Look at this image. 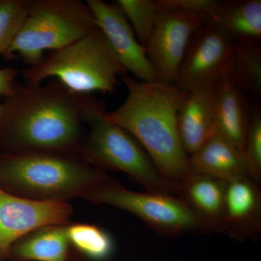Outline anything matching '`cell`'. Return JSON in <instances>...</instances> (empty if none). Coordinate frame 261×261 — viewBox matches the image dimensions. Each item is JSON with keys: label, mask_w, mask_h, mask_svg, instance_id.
<instances>
[{"label": "cell", "mask_w": 261, "mask_h": 261, "mask_svg": "<svg viewBox=\"0 0 261 261\" xmlns=\"http://www.w3.org/2000/svg\"><path fill=\"white\" fill-rule=\"evenodd\" d=\"M85 97L56 80L18 84L1 103L0 152H80Z\"/></svg>", "instance_id": "obj_1"}, {"label": "cell", "mask_w": 261, "mask_h": 261, "mask_svg": "<svg viewBox=\"0 0 261 261\" xmlns=\"http://www.w3.org/2000/svg\"><path fill=\"white\" fill-rule=\"evenodd\" d=\"M121 80L126 99L106 117L135 137L174 195L175 187L191 173L177 127L178 109L187 92L176 84L142 82L126 75Z\"/></svg>", "instance_id": "obj_2"}, {"label": "cell", "mask_w": 261, "mask_h": 261, "mask_svg": "<svg viewBox=\"0 0 261 261\" xmlns=\"http://www.w3.org/2000/svg\"><path fill=\"white\" fill-rule=\"evenodd\" d=\"M107 176L76 152H0V181L27 200L67 202L86 198Z\"/></svg>", "instance_id": "obj_3"}, {"label": "cell", "mask_w": 261, "mask_h": 261, "mask_svg": "<svg viewBox=\"0 0 261 261\" xmlns=\"http://www.w3.org/2000/svg\"><path fill=\"white\" fill-rule=\"evenodd\" d=\"M126 73L99 29L61 49L49 51L37 64L20 71L27 84L39 85L53 79L80 95L112 94L118 77Z\"/></svg>", "instance_id": "obj_4"}, {"label": "cell", "mask_w": 261, "mask_h": 261, "mask_svg": "<svg viewBox=\"0 0 261 261\" xmlns=\"http://www.w3.org/2000/svg\"><path fill=\"white\" fill-rule=\"evenodd\" d=\"M92 10L80 0H28L21 27L5 53L32 66L55 51L97 30Z\"/></svg>", "instance_id": "obj_5"}, {"label": "cell", "mask_w": 261, "mask_h": 261, "mask_svg": "<svg viewBox=\"0 0 261 261\" xmlns=\"http://www.w3.org/2000/svg\"><path fill=\"white\" fill-rule=\"evenodd\" d=\"M100 101L86 95L84 124L89 133L81 144L80 154L96 167L116 169L127 173L146 191L172 194V187L163 179L155 165L135 137L106 117Z\"/></svg>", "instance_id": "obj_6"}, {"label": "cell", "mask_w": 261, "mask_h": 261, "mask_svg": "<svg viewBox=\"0 0 261 261\" xmlns=\"http://www.w3.org/2000/svg\"><path fill=\"white\" fill-rule=\"evenodd\" d=\"M85 199L96 205L106 204L128 211L165 237L190 231L207 233L195 214L172 194L130 191L107 176Z\"/></svg>", "instance_id": "obj_7"}, {"label": "cell", "mask_w": 261, "mask_h": 261, "mask_svg": "<svg viewBox=\"0 0 261 261\" xmlns=\"http://www.w3.org/2000/svg\"><path fill=\"white\" fill-rule=\"evenodd\" d=\"M233 56L232 42L214 25L203 24L189 41L176 85L187 92L214 89L231 75Z\"/></svg>", "instance_id": "obj_8"}, {"label": "cell", "mask_w": 261, "mask_h": 261, "mask_svg": "<svg viewBox=\"0 0 261 261\" xmlns=\"http://www.w3.org/2000/svg\"><path fill=\"white\" fill-rule=\"evenodd\" d=\"M160 8L146 53L157 82L173 85L190 38L205 23L197 15Z\"/></svg>", "instance_id": "obj_9"}, {"label": "cell", "mask_w": 261, "mask_h": 261, "mask_svg": "<svg viewBox=\"0 0 261 261\" xmlns=\"http://www.w3.org/2000/svg\"><path fill=\"white\" fill-rule=\"evenodd\" d=\"M72 212L68 202L27 200L0 187V260L8 258L12 245L24 235L47 225L67 224Z\"/></svg>", "instance_id": "obj_10"}, {"label": "cell", "mask_w": 261, "mask_h": 261, "mask_svg": "<svg viewBox=\"0 0 261 261\" xmlns=\"http://www.w3.org/2000/svg\"><path fill=\"white\" fill-rule=\"evenodd\" d=\"M86 3L93 13L97 28L127 73L130 72L136 80L142 82H157L145 48L137 40L118 5L115 2L107 3L102 0H87Z\"/></svg>", "instance_id": "obj_11"}, {"label": "cell", "mask_w": 261, "mask_h": 261, "mask_svg": "<svg viewBox=\"0 0 261 261\" xmlns=\"http://www.w3.org/2000/svg\"><path fill=\"white\" fill-rule=\"evenodd\" d=\"M227 181L191 172L174 189V195L195 214L207 232L224 231L225 198Z\"/></svg>", "instance_id": "obj_12"}, {"label": "cell", "mask_w": 261, "mask_h": 261, "mask_svg": "<svg viewBox=\"0 0 261 261\" xmlns=\"http://www.w3.org/2000/svg\"><path fill=\"white\" fill-rule=\"evenodd\" d=\"M258 184L251 176L227 181L224 231L235 240H245L260 234L261 194Z\"/></svg>", "instance_id": "obj_13"}, {"label": "cell", "mask_w": 261, "mask_h": 261, "mask_svg": "<svg viewBox=\"0 0 261 261\" xmlns=\"http://www.w3.org/2000/svg\"><path fill=\"white\" fill-rule=\"evenodd\" d=\"M178 136L190 157L216 133L214 89L187 92L177 114Z\"/></svg>", "instance_id": "obj_14"}, {"label": "cell", "mask_w": 261, "mask_h": 261, "mask_svg": "<svg viewBox=\"0 0 261 261\" xmlns=\"http://www.w3.org/2000/svg\"><path fill=\"white\" fill-rule=\"evenodd\" d=\"M68 225H47L19 239L10 248L15 261H83L67 232Z\"/></svg>", "instance_id": "obj_15"}, {"label": "cell", "mask_w": 261, "mask_h": 261, "mask_svg": "<svg viewBox=\"0 0 261 261\" xmlns=\"http://www.w3.org/2000/svg\"><path fill=\"white\" fill-rule=\"evenodd\" d=\"M189 159L191 172L226 181L245 176L252 177L243 151L218 132Z\"/></svg>", "instance_id": "obj_16"}, {"label": "cell", "mask_w": 261, "mask_h": 261, "mask_svg": "<svg viewBox=\"0 0 261 261\" xmlns=\"http://www.w3.org/2000/svg\"><path fill=\"white\" fill-rule=\"evenodd\" d=\"M216 132L243 151L251 113L243 91L228 76L214 88Z\"/></svg>", "instance_id": "obj_17"}, {"label": "cell", "mask_w": 261, "mask_h": 261, "mask_svg": "<svg viewBox=\"0 0 261 261\" xmlns=\"http://www.w3.org/2000/svg\"><path fill=\"white\" fill-rule=\"evenodd\" d=\"M205 23L219 29L233 44L259 42L261 1H220L217 10Z\"/></svg>", "instance_id": "obj_18"}, {"label": "cell", "mask_w": 261, "mask_h": 261, "mask_svg": "<svg viewBox=\"0 0 261 261\" xmlns=\"http://www.w3.org/2000/svg\"><path fill=\"white\" fill-rule=\"evenodd\" d=\"M230 76L242 90L254 97L261 95L260 42L233 44L232 67Z\"/></svg>", "instance_id": "obj_19"}, {"label": "cell", "mask_w": 261, "mask_h": 261, "mask_svg": "<svg viewBox=\"0 0 261 261\" xmlns=\"http://www.w3.org/2000/svg\"><path fill=\"white\" fill-rule=\"evenodd\" d=\"M67 232L72 245L82 256L93 261H106L112 256L115 248L112 238L95 225H69Z\"/></svg>", "instance_id": "obj_20"}, {"label": "cell", "mask_w": 261, "mask_h": 261, "mask_svg": "<svg viewBox=\"0 0 261 261\" xmlns=\"http://www.w3.org/2000/svg\"><path fill=\"white\" fill-rule=\"evenodd\" d=\"M135 32L137 40L146 48L160 11L158 0H116Z\"/></svg>", "instance_id": "obj_21"}, {"label": "cell", "mask_w": 261, "mask_h": 261, "mask_svg": "<svg viewBox=\"0 0 261 261\" xmlns=\"http://www.w3.org/2000/svg\"><path fill=\"white\" fill-rule=\"evenodd\" d=\"M28 0H0V56H4L21 27Z\"/></svg>", "instance_id": "obj_22"}, {"label": "cell", "mask_w": 261, "mask_h": 261, "mask_svg": "<svg viewBox=\"0 0 261 261\" xmlns=\"http://www.w3.org/2000/svg\"><path fill=\"white\" fill-rule=\"evenodd\" d=\"M254 179H261V115L258 109L251 113L243 149Z\"/></svg>", "instance_id": "obj_23"}, {"label": "cell", "mask_w": 261, "mask_h": 261, "mask_svg": "<svg viewBox=\"0 0 261 261\" xmlns=\"http://www.w3.org/2000/svg\"><path fill=\"white\" fill-rule=\"evenodd\" d=\"M166 9L177 10L200 17L207 23L217 10L220 1L216 0H158Z\"/></svg>", "instance_id": "obj_24"}, {"label": "cell", "mask_w": 261, "mask_h": 261, "mask_svg": "<svg viewBox=\"0 0 261 261\" xmlns=\"http://www.w3.org/2000/svg\"><path fill=\"white\" fill-rule=\"evenodd\" d=\"M20 74V71L13 67L0 68V97L3 98L14 92L18 84L15 79Z\"/></svg>", "instance_id": "obj_25"}, {"label": "cell", "mask_w": 261, "mask_h": 261, "mask_svg": "<svg viewBox=\"0 0 261 261\" xmlns=\"http://www.w3.org/2000/svg\"><path fill=\"white\" fill-rule=\"evenodd\" d=\"M1 111H2V106H1V103H0V115H1Z\"/></svg>", "instance_id": "obj_26"}]
</instances>
